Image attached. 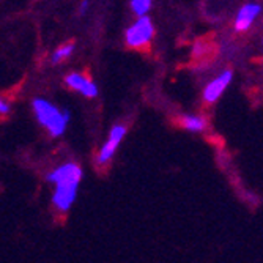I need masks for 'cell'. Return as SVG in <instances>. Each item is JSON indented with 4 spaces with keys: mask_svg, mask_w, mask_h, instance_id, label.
I'll list each match as a JSON object with an SVG mask.
<instances>
[{
    "mask_svg": "<svg viewBox=\"0 0 263 263\" xmlns=\"http://www.w3.org/2000/svg\"><path fill=\"white\" fill-rule=\"evenodd\" d=\"M46 178L49 183L55 184L52 197L55 208L59 211H68L76 200L78 189L82 180V169L74 162H68L57 167Z\"/></svg>",
    "mask_w": 263,
    "mask_h": 263,
    "instance_id": "cell-1",
    "label": "cell"
},
{
    "mask_svg": "<svg viewBox=\"0 0 263 263\" xmlns=\"http://www.w3.org/2000/svg\"><path fill=\"white\" fill-rule=\"evenodd\" d=\"M32 106H33V112L38 118V122L51 133V136L59 137L65 133L66 125L69 123V118H71L66 109L60 110L52 103L41 100V98H35Z\"/></svg>",
    "mask_w": 263,
    "mask_h": 263,
    "instance_id": "cell-2",
    "label": "cell"
},
{
    "mask_svg": "<svg viewBox=\"0 0 263 263\" xmlns=\"http://www.w3.org/2000/svg\"><path fill=\"white\" fill-rule=\"evenodd\" d=\"M155 35V26L148 16L139 17L126 30V43L131 47H143L150 44Z\"/></svg>",
    "mask_w": 263,
    "mask_h": 263,
    "instance_id": "cell-3",
    "label": "cell"
},
{
    "mask_svg": "<svg viewBox=\"0 0 263 263\" xmlns=\"http://www.w3.org/2000/svg\"><path fill=\"white\" fill-rule=\"evenodd\" d=\"M125 134H126V128L123 125H115L110 129L109 139L103 145V148H101V152H100V155L97 158L98 164H106V162H109L114 158V155H115L118 145H120V142L123 140Z\"/></svg>",
    "mask_w": 263,
    "mask_h": 263,
    "instance_id": "cell-4",
    "label": "cell"
},
{
    "mask_svg": "<svg viewBox=\"0 0 263 263\" xmlns=\"http://www.w3.org/2000/svg\"><path fill=\"white\" fill-rule=\"evenodd\" d=\"M232 76H233L232 71L227 69L224 73H221L214 81H211L203 91V100L206 103H216L221 98V95L227 90L229 84L232 82Z\"/></svg>",
    "mask_w": 263,
    "mask_h": 263,
    "instance_id": "cell-5",
    "label": "cell"
},
{
    "mask_svg": "<svg viewBox=\"0 0 263 263\" xmlns=\"http://www.w3.org/2000/svg\"><path fill=\"white\" fill-rule=\"evenodd\" d=\"M65 82L69 88H73L79 93H82L87 98H95L98 95V87L93 81H90L87 76L81 73H71L65 78Z\"/></svg>",
    "mask_w": 263,
    "mask_h": 263,
    "instance_id": "cell-6",
    "label": "cell"
},
{
    "mask_svg": "<svg viewBox=\"0 0 263 263\" xmlns=\"http://www.w3.org/2000/svg\"><path fill=\"white\" fill-rule=\"evenodd\" d=\"M260 11H261V7L258 4H246L245 7H241V10L238 11L236 21H235V30L246 32L252 26L254 19L258 16Z\"/></svg>",
    "mask_w": 263,
    "mask_h": 263,
    "instance_id": "cell-7",
    "label": "cell"
},
{
    "mask_svg": "<svg viewBox=\"0 0 263 263\" xmlns=\"http://www.w3.org/2000/svg\"><path fill=\"white\" fill-rule=\"evenodd\" d=\"M180 125L184 129L191 131V133H199V131L205 129L206 120L203 117H199V115H184V117H181Z\"/></svg>",
    "mask_w": 263,
    "mask_h": 263,
    "instance_id": "cell-8",
    "label": "cell"
},
{
    "mask_svg": "<svg viewBox=\"0 0 263 263\" xmlns=\"http://www.w3.org/2000/svg\"><path fill=\"white\" fill-rule=\"evenodd\" d=\"M73 51H74V43H66V44L60 46L59 49L52 54L51 62H52L54 65H57V63L63 62L65 59H68L71 54H73Z\"/></svg>",
    "mask_w": 263,
    "mask_h": 263,
    "instance_id": "cell-9",
    "label": "cell"
},
{
    "mask_svg": "<svg viewBox=\"0 0 263 263\" xmlns=\"http://www.w3.org/2000/svg\"><path fill=\"white\" fill-rule=\"evenodd\" d=\"M152 0H133L131 2V8H133V13L139 17H143L147 16L150 8H152Z\"/></svg>",
    "mask_w": 263,
    "mask_h": 263,
    "instance_id": "cell-10",
    "label": "cell"
},
{
    "mask_svg": "<svg viewBox=\"0 0 263 263\" xmlns=\"http://www.w3.org/2000/svg\"><path fill=\"white\" fill-rule=\"evenodd\" d=\"M8 112H10V103L5 98H2V101H0V114L7 115Z\"/></svg>",
    "mask_w": 263,
    "mask_h": 263,
    "instance_id": "cell-11",
    "label": "cell"
},
{
    "mask_svg": "<svg viewBox=\"0 0 263 263\" xmlns=\"http://www.w3.org/2000/svg\"><path fill=\"white\" fill-rule=\"evenodd\" d=\"M87 7H88V2H82V5H81V14H84L87 11Z\"/></svg>",
    "mask_w": 263,
    "mask_h": 263,
    "instance_id": "cell-12",
    "label": "cell"
}]
</instances>
